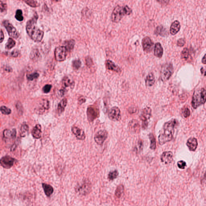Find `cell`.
Masks as SVG:
<instances>
[{"label": "cell", "instance_id": "1", "mask_svg": "<svg viewBox=\"0 0 206 206\" xmlns=\"http://www.w3.org/2000/svg\"><path fill=\"white\" fill-rule=\"evenodd\" d=\"M178 122L176 119H172L165 123L159 136V143L160 145L170 141L172 139L175 128Z\"/></svg>", "mask_w": 206, "mask_h": 206}, {"label": "cell", "instance_id": "2", "mask_svg": "<svg viewBox=\"0 0 206 206\" xmlns=\"http://www.w3.org/2000/svg\"><path fill=\"white\" fill-rule=\"evenodd\" d=\"M38 15L36 13L34 17L27 22L26 29L28 35L32 40L37 42H40L43 39L44 32L37 26Z\"/></svg>", "mask_w": 206, "mask_h": 206}, {"label": "cell", "instance_id": "3", "mask_svg": "<svg viewBox=\"0 0 206 206\" xmlns=\"http://www.w3.org/2000/svg\"><path fill=\"white\" fill-rule=\"evenodd\" d=\"M132 9L127 5L117 6L114 9L111 15V20L115 23H118L125 15H130L132 13Z\"/></svg>", "mask_w": 206, "mask_h": 206}, {"label": "cell", "instance_id": "4", "mask_svg": "<svg viewBox=\"0 0 206 206\" xmlns=\"http://www.w3.org/2000/svg\"><path fill=\"white\" fill-rule=\"evenodd\" d=\"M206 90L204 88H201L195 91L193 95L192 105L193 108H197L206 101Z\"/></svg>", "mask_w": 206, "mask_h": 206}, {"label": "cell", "instance_id": "5", "mask_svg": "<svg viewBox=\"0 0 206 206\" xmlns=\"http://www.w3.org/2000/svg\"><path fill=\"white\" fill-rule=\"evenodd\" d=\"M174 68L172 64L167 63L162 66L160 71V79L162 81L168 80L173 73Z\"/></svg>", "mask_w": 206, "mask_h": 206}, {"label": "cell", "instance_id": "6", "mask_svg": "<svg viewBox=\"0 0 206 206\" xmlns=\"http://www.w3.org/2000/svg\"><path fill=\"white\" fill-rule=\"evenodd\" d=\"M67 50L65 46L57 47L54 51V56L57 61L62 62L65 60L67 56Z\"/></svg>", "mask_w": 206, "mask_h": 206}, {"label": "cell", "instance_id": "7", "mask_svg": "<svg viewBox=\"0 0 206 206\" xmlns=\"http://www.w3.org/2000/svg\"><path fill=\"white\" fill-rule=\"evenodd\" d=\"M3 25L6 29L8 34L11 37L15 39L18 38L19 36L18 32L9 21L5 20L3 22Z\"/></svg>", "mask_w": 206, "mask_h": 206}, {"label": "cell", "instance_id": "8", "mask_svg": "<svg viewBox=\"0 0 206 206\" xmlns=\"http://www.w3.org/2000/svg\"><path fill=\"white\" fill-rule=\"evenodd\" d=\"M91 190V184L89 181L86 180L80 186L77 187L76 192L79 195H86Z\"/></svg>", "mask_w": 206, "mask_h": 206}, {"label": "cell", "instance_id": "9", "mask_svg": "<svg viewBox=\"0 0 206 206\" xmlns=\"http://www.w3.org/2000/svg\"><path fill=\"white\" fill-rule=\"evenodd\" d=\"M142 44L143 50L147 53H150L153 49V41L148 36L145 37L142 39Z\"/></svg>", "mask_w": 206, "mask_h": 206}, {"label": "cell", "instance_id": "10", "mask_svg": "<svg viewBox=\"0 0 206 206\" xmlns=\"http://www.w3.org/2000/svg\"><path fill=\"white\" fill-rule=\"evenodd\" d=\"M15 162L14 158L10 156H5L0 159V164L4 168L9 169L12 167Z\"/></svg>", "mask_w": 206, "mask_h": 206}, {"label": "cell", "instance_id": "11", "mask_svg": "<svg viewBox=\"0 0 206 206\" xmlns=\"http://www.w3.org/2000/svg\"><path fill=\"white\" fill-rule=\"evenodd\" d=\"M108 135V133L106 130H100L97 132L95 135V141L98 145H103L104 142L107 138Z\"/></svg>", "mask_w": 206, "mask_h": 206}, {"label": "cell", "instance_id": "12", "mask_svg": "<svg viewBox=\"0 0 206 206\" xmlns=\"http://www.w3.org/2000/svg\"><path fill=\"white\" fill-rule=\"evenodd\" d=\"M108 117L111 120L114 121H118L120 120L121 116L119 108L116 106L112 108L109 112Z\"/></svg>", "mask_w": 206, "mask_h": 206}, {"label": "cell", "instance_id": "13", "mask_svg": "<svg viewBox=\"0 0 206 206\" xmlns=\"http://www.w3.org/2000/svg\"><path fill=\"white\" fill-rule=\"evenodd\" d=\"M87 116L88 120L90 122L93 121L98 118L99 115L98 110L93 106H90L87 110Z\"/></svg>", "mask_w": 206, "mask_h": 206}, {"label": "cell", "instance_id": "14", "mask_svg": "<svg viewBox=\"0 0 206 206\" xmlns=\"http://www.w3.org/2000/svg\"><path fill=\"white\" fill-rule=\"evenodd\" d=\"M173 155L171 151H165L161 156V159L162 162L167 164L171 163L173 161Z\"/></svg>", "mask_w": 206, "mask_h": 206}, {"label": "cell", "instance_id": "15", "mask_svg": "<svg viewBox=\"0 0 206 206\" xmlns=\"http://www.w3.org/2000/svg\"><path fill=\"white\" fill-rule=\"evenodd\" d=\"M151 112L152 111L150 107L145 108L142 111L140 118L143 122H147L148 120L151 118Z\"/></svg>", "mask_w": 206, "mask_h": 206}, {"label": "cell", "instance_id": "16", "mask_svg": "<svg viewBox=\"0 0 206 206\" xmlns=\"http://www.w3.org/2000/svg\"><path fill=\"white\" fill-rule=\"evenodd\" d=\"M72 132L78 139L84 140L86 138V135L83 131L77 126L72 127Z\"/></svg>", "mask_w": 206, "mask_h": 206}, {"label": "cell", "instance_id": "17", "mask_svg": "<svg viewBox=\"0 0 206 206\" xmlns=\"http://www.w3.org/2000/svg\"><path fill=\"white\" fill-rule=\"evenodd\" d=\"M129 128L130 131L135 133H138L140 130V126L138 121L132 120L129 124Z\"/></svg>", "mask_w": 206, "mask_h": 206}, {"label": "cell", "instance_id": "18", "mask_svg": "<svg viewBox=\"0 0 206 206\" xmlns=\"http://www.w3.org/2000/svg\"><path fill=\"white\" fill-rule=\"evenodd\" d=\"M105 65H106V68L109 70L114 71L118 73H120L121 71L120 67L116 65L113 61L111 60H106Z\"/></svg>", "mask_w": 206, "mask_h": 206}, {"label": "cell", "instance_id": "19", "mask_svg": "<svg viewBox=\"0 0 206 206\" xmlns=\"http://www.w3.org/2000/svg\"><path fill=\"white\" fill-rule=\"evenodd\" d=\"M163 54V49L159 42H157L155 45L154 55L157 58H161Z\"/></svg>", "mask_w": 206, "mask_h": 206}, {"label": "cell", "instance_id": "20", "mask_svg": "<svg viewBox=\"0 0 206 206\" xmlns=\"http://www.w3.org/2000/svg\"><path fill=\"white\" fill-rule=\"evenodd\" d=\"M181 26L180 22L177 20L174 21L171 23L170 27V33L172 35H176L180 29Z\"/></svg>", "mask_w": 206, "mask_h": 206}, {"label": "cell", "instance_id": "21", "mask_svg": "<svg viewBox=\"0 0 206 206\" xmlns=\"http://www.w3.org/2000/svg\"><path fill=\"white\" fill-rule=\"evenodd\" d=\"M186 145L190 151H195L197 148L198 145L197 139L194 137L189 138L187 142Z\"/></svg>", "mask_w": 206, "mask_h": 206}, {"label": "cell", "instance_id": "22", "mask_svg": "<svg viewBox=\"0 0 206 206\" xmlns=\"http://www.w3.org/2000/svg\"><path fill=\"white\" fill-rule=\"evenodd\" d=\"M32 135L34 138L39 139L41 138L42 131H41V126L40 125H37L33 128L32 132Z\"/></svg>", "mask_w": 206, "mask_h": 206}, {"label": "cell", "instance_id": "23", "mask_svg": "<svg viewBox=\"0 0 206 206\" xmlns=\"http://www.w3.org/2000/svg\"><path fill=\"white\" fill-rule=\"evenodd\" d=\"M42 186L46 196L50 197L54 192V189L50 185L42 183Z\"/></svg>", "mask_w": 206, "mask_h": 206}, {"label": "cell", "instance_id": "24", "mask_svg": "<svg viewBox=\"0 0 206 206\" xmlns=\"http://www.w3.org/2000/svg\"><path fill=\"white\" fill-rule=\"evenodd\" d=\"M156 80L154 75L152 73H150L148 74L145 79V84L148 87H151L155 84Z\"/></svg>", "mask_w": 206, "mask_h": 206}, {"label": "cell", "instance_id": "25", "mask_svg": "<svg viewBox=\"0 0 206 206\" xmlns=\"http://www.w3.org/2000/svg\"><path fill=\"white\" fill-rule=\"evenodd\" d=\"M155 32V34L157 35H160L161 36H165L168 35V31L162 26H157Z\"/></svg>", "mask_w": 206, "mask_h": 206}, {"label": "cell", "instance_id": "26", "mask_svg": "<svg viewBox=\"0 0 206 206\" xmlns=\"http://www.w3.org/2000/svg\"><path fill=\"white\" fill-rule=\"evenodd\" d=\"M5 137L7 138H14L16 137V131L15 129L11 131L9 130H5L3 132Z\"/></svg>", "mask_w": 206, "mask_h": 206}, {"label": "cell", "instance_id": "27", "mask_svg": "<svg viewBox=\"0 0 206 206\" xmlns=\"http://www.w3.org/2000/svg\"><path fill=\"white\" fill-rule=\"evenodd\" d=\"M67 99L65 98L59 103L58 106V111L59 114L64 112L67 105Z\"/></svg>", "mask_w": 206, "mask_h": 206}, {"label": "cell", "instance_id": "28", "mask_svg": "<svg viewBox=\"0 0 206 206\" xmlns=\"http://www.w3.org/2000/svg\"><path fill=\"white\" fill-rule=\"evenodd\" d=\"M150 141V148L152 150H155L156 148V141L154 135L152 133L149 135Z\"/></svg>", "mask_w": 206, "mask_h": 206}, {"label": "cell", "instance_id": "29", "mask_svg": "<svg viewBox=\"0 0 206 206\" xmlns=\"http://www.w3.org/2000/svg\"><path fill=\"white\" fill-rule=\"evenodd\" d=\"M15 44H16V42L15 40L11 38H9L8 39V42L6 44L5 48L8 50L11 49L15 47Z\"/></svg>", "mask_w": 206, "mask_h": 206}, {"label": "cell", "instance_id": "30", "mask_svg": "<svg viewBox=\"0 0 206 206\" xmlns=\"http://www.w3.org/2000/svg\"><path fill=\"white\" fill-rule=\"evenodd\" d=\"M189 55H190V53H189V49L188 48H185L181 52V59L186 60L189 58Z\"/></svg>", "mask_w": 206, "mask_h": 206}, {"label": "cell", "instance_id": "31", "mask_svg": "<svg viewBox=\"0 0 206 206\" xmlns=\"http://www.w3.org/2000/svg\"><path fill=\"white\" fill-rule=\"evenodd\" d=\"M74 44L75 41L73 40H71L65 42L66 46L65 47L67 48V50L70 51L73 49Z\"/></svg>", "mask_w": 206, "mask_h": 206}, {"label": "cell", "instance_id": "32", "mask_svg": "<svg viewBox=\"0 0 206 206\" xmlns=\"http://www.w3.org/2000/svg\"><path fill=\"white\" fill-rule=\"evenodd\" d=\"M28 129H29V128H28V125L26 124L22 125L21 129H20V135L21 137H25L26 135L28 132Z\"/></svg>", "mask_w": 206, "mask_h": 206}, {"label": "cell", "instance_id": "33", "mask_svg": "<svg viewBox=\"0 0 206 206\" xmlns=\"http://www.w3.org/2000/svg\"><path fill=\"white\" fill-rule=\"evenodd\" d=\"M73 83L70 79L67 77H65L62 79V85L64 87H67L72 86Z\"/></svg>", "mask_w": 206, "mask_h": 206}, {"label": "cell", "instance_id": "34", "mask_svg": "<svg viewBox=\"0 0 206 206\" xmlns=\"http://www.w3.org/2000/svg\"><path fill=\"white\" fill-rule=\"evenodd\" d=\"M124 186L123 185H120L117 187L115 191V195L117 197H120L124 191Z\"/></svg>", "mask_w": 206, "mask_h": 206}, {"label": "cell", "instance_id": "35", "mask_svg": "<svg viewBox=\"0 0 206 206\" xmlns=\"http://www.w3.org/2000/svg\"><path fill=\"white\" fill-rule=\"evenodd\" d=\"M15 18L18 21H21L23 20V12L21 9H18L16 12V14L15 15Z\"/></svg>", "mask_w": 206, "mask_h": 206}, {"label": "cell", "instance_id": "36", "mask_svg": "<svg viewBox=\"0 0 206 206\" xmlns=\"http://www.w3.org/2000/svg\"><path fill=\"white\" fill-rule=\"evenodd\" d=\"M81 62L79 59L73 60L72 62V66L74 70L79 69L81 66Z\"/></svg>", "mask_w": 206, "mask_h": 206}, {"label": "cell", "instance_id": "37", "mask_svg": "<svg viewBox=\"0 0 206 206\" xmlns=\"http://www.w3.org/2000/svg\"><path fill=\"white\" fill-rule=\"evenodd\" d=\"M118 172L117 170L111 171L109 173L108 178L110 180H113L115 179L118 177Z\"/></svg>", "mask_w": 206, "mask_h": 206}, {"label": "cell", "instance_id": "38", "mask_svg": "<svg viewBox=\"0 0 206 206\" xmlns=\"http://www.w3.org/2000/svg\"><path fill=\"white\" fill-rule=\"evenodd\" d=\"M40 53L37 49H34L32 51L31 54V58L32 59H38L40 56Z\"/></svg>", "mask_w": 206, "mask_h": 206}, {"label": "cell", "instance_id": "39", "mask_svg": "<svg viewBox=\"0 0 206 206\" xmlns=\"http://www.w3.org/2000/svg\"><path fill=\"white\" fill-rule=\"evenodd\" d=\"M0 111L4 115H9L11 112V110L5 106H2L0 108Z\"/></svg>", "mask_w": 206, "mask_h": 206}, {"label": "cell", "instance_id": "40", "mask_svg": "<svg viewBox=\"0 0 206 206\" xmlns=\"http://www.w3.org/2000/svg\"><path fill=\"white\" fill-rule=\"evenodd\" d=\"M39 77V74L37 73H34L27 75V79L29 80H33L34 79H37Z\"/></svg>", "mask_w": 206, "mask_h": 206}, {"label": "cell", "instance_id": "41", "mask_svg": "<svg viewBox=\"0 0 206 206\" xmlns=\"http://www.w3.org/2000/svg\"><path fill=\"white\" fill-rule=\"evenodd\" d=\"M182 114L184 118H188L190 115V111L187 108H183L182 110Z\"/></svg>", "mask_w": 206, "mask_h": 206}, {"label": "cell", "instance_id": "42", "mask_svg": "<svg viewBox=\"0 0 206 206\" xmlns=\"http://www.w3.org/2000/svg\"><path fill=\"white\" fill-rule=\"evenodd\" d=\"M25 2L27 3L28 5L30 6V7H33V8H35V7H38V2L36 1H33V0H31V1H26Z\"/></svg>", "mask_w": 206, "mask_h": 206}, {"label": "cell", "instance_id": "43", "mask_svg": "<svg viewBox=\"0 0 206 206\" xmlns=\"http://www.w3.org/2000/svg\"><path fill=\"white\" fill-rule=\"evenodd\" d=\"M186 40L184 38H181L177 40V45L178 47H182L185 44Z\"/></svg>", "mask_w": 206, "mask_h": 206}, {"label": "cell", "instance_id": "44", "mask_svg": "<svg viewBox=\"0 0 206 206\" xmlns=\"http://www.w3.org/2000/svg\"><path fill=\"white\" fill-rule=\"evenodd\" d=\"M7 5L3 2H0V11L3 12L7 9Z\"/></svg>", "mask_w": 206, "mask_h": 206}, {"label": "cell", "instance_id": "45", "mask_svg": "<svg viewBox=\"0 0 206 206\" xmlns=\"http://www.w3.org/2000/svg\"><path fill=\"white\" fill-rule=\"evenodd\" d=\"M177 164L178 168L181 169H184L186 166V163L182 160L179 161Z\"/></svg>", "mask_w": 206, "mask_h": 206}, {"label": "cell", "instance_id": "46", "mask_svg": "<svg viewBox=\"0 0 206 206\" xmlns=\"http://www.w3.org/2000/svg\"><path fill=\"white\" fill-rule=\"evenodd\" d=\"M52 87V86L51 85L47 84L45 85L43 88L44 92L46 93H49Z\"/></svg>", "mask_w": 206, "mask_h": 206}, {"label": "cell", "instance_id": "47", "mask_svg": "<svg viewBox=\"0 0 206 206\" xmlns=\"http://www.w3.org/2000/svg\"><path fill=\"white\" fill-rule=\"evenodd\" d=\"M19 54V51L17 50H14L12 51L11 53H8V55L9 56H10L13 57H17L18 56Z\"/></svg>", "mask_w": 206, "mask_h": 206}, {"label": "cell", "instance_id": "48", "mask_svg": "<svg viewBox=\"0 0 206 206\" xmlns=\"http://www.w3.org/2000/svg\"><path fill=\"white\" fill-rule=\"evenodd\" d=\"M86 64L88 67H90L93 64V62L92 59L90 57L88 56L86 58Z\"/></svg>", "mask_w": 206, "mask_h": 206}, {"label": "cell", "instance_id": "49", "mask_svg": "<svg viewBox=\"0 0 206 206\" xmlns=\"http://www.w3.org/2000/svg\"><path fill=\"white\" fill-rule=\"evenodd\" d=\"M4 33L2 29H0V43H2L4 40Z\"/></svg>", "mask_w": 206, "mask_h": 206}, {"label": "cell", "instance_id": "50", "mask_svg": "<svg viewBox=\"0 0 206 206\" xmlns=\"http://www.w3.org/2000/svg\"><path fill=\"white\" fill-rule=\"evenodd\" d=\"M148 126L147 122H143V124H142V127L143 129H146L147 128Z\"/></svg>", "mask_w": 206, "mask_h": 206}, {"label": "cell", "instance_id": "51", "mask_svg": "<svg viewBox=\"0 0 206 206\" xmlns=\"http://www.w3.org/2000/svg\"><path fill=\"white\" fill-rule=\"evenodd\" d=\"M202 63L204 64V65H205L206 64V54H205L203 58L202 59Z\"/></svg>", "mask_w": 206, "mask_h": 206}, {"label": "cell", "instance_id": "52", "mask_svg": "<svg viewBox=\"0 0 206 206\" xmlns=\"http://www.w3.org/2000/svg\"><path fill=\"white\" fill-rule=\"evenodd\" d=\"M201 73H202V74H204V75H205V71H204V69L203 67H202L201 69Z\"/></svg>", "mask_w": 206, "mask_h": 206}]
</instances>
